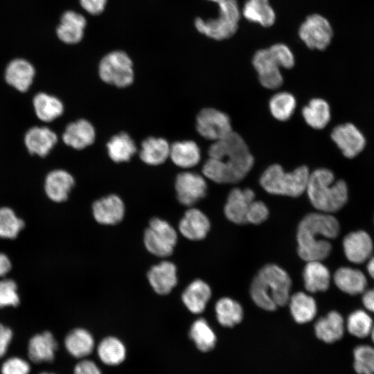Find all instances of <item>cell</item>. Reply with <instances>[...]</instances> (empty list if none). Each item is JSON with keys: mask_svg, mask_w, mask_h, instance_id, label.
Here are the masks:
<instances>
[{"mask_svg": "<svg viewBox=\"0 0 374 374\" xmlns=\"http://www.w3.org/2000/svg\"><path fill=\"white\" fill-rule=\"evenodd\" d=\"M209 159L202 167V173L218 184H233L243 179L252 168L254 159L243 139L231 132L214 141L208 150Z\"/></svg>", "mask_w": 374, "mask_h": 374, "instance_id": "cell-1", "label": "cell"}, {"mask_svg": "<svg viewBox=\"0 0 374 374\" xmlns=\"http://www.w3.org/2000/svg\"><path fill=\"white\" fill-rule=\"evenodd\" d=\"M338 220L330 213H308L300 221L296 233L298 254L303 260L321 261L332 250L330 242L339 233Z\"/></svg>", "mask_w": 374, "mask_h": 374, "instance_id": "cell-2", "label": "cell"}, {"mask_svg": "<svg viewBox=\"0 0 374 374\" xmlns=\"http://www.w3.org/2000/svg\"><path fill=\"white\" fill-rule=\"evenodd\" d=\"M292 280L283 268L275 264L262 267L250 286V296L260 308L274 311L288 303Z\"/></svg>", "mask_w": 374, "mask_h": 374, "instance_id": "cell-3", "label": "cell"}, {"mask_svg": "<svg viewBox=\"0 0 374 374\" xmlns=\"http://www.w3.org/2000/svg\"><path fill=\"white\" fill-rule=\"evenodd\" d=\"M305 192L312 205L326 213L340 210L348 198L346 182L335 181L334 174L327 168H319L310 174Z\"/></svg>", "mask_w": 374, "mask_h": 374, "instance_id": "cell-4", "label": "cell"}, {"mask_svg": "<svg viewBox=\"0 0 374 374\" xmlns=\"http://www.w3.org/2000/svg\"><path fill=\"white\" fill-rule=\"evenodd\" d=\"M310 174L305 166L287 172L281 166L273 164L263 172L260 184L270 194L296 197L305 192Z\"/></svg>", "mask_w": 374, "mask_h": 374, "instance_id": "cell-5", "label": "cell"}, {"mask_svg": "<svg viewBox=\"0 0 374 374\" xmlns=\"http://www.w3.org/2000/svg\"><path fill=\"white\" fill-rule=\"evenodd\" d=\"M219 17L206 21L197 17L195 26L200 33L215 40L232 37L238 28L240 11L237 0H222L218 3Z\"/></svg>", "mask_w": 374, "mask_h": 374, "instance_id": "cell-6", "label": "cell"}, {"mask_svg": "<svg viewBox=\"0 0 374 374\" xmlns=\"http://www.w3.org/2000/svg\"><path fill=\"white\" fill-rule=\"evenodd\" d=\"M98 73L105 82L118 87H126L134 80L132 61L122 51H112L101 59Z\"/></svg>", "mask_w": 374, "mask_h": 374, "instance_id": "cell-7", "label": "cell"}, {"mask_svg": "<svg viewBox=\"0 0 374 374\" xmlns=\"http://www.w3.org/2000/svg\"><path fill=\"white\" fill-rule=\"evenodd\" d=\"M143 242L150 253L161 258L168 257L172 253L177 242V231L166 220L154 217L144 232Z\"/></svg>", "mask_w": 374, "mask_h": 374, "instance_id": "cell-8", "label": "cell"}, {"mask_svg": "<svg viewBox=\"0 0 374 374\" xmlns=\"http://www.w3.org/2000/svg\"><path fill=\"white\" fill-rule=\"evenodd\" d=\"M301 39L310 49L325 50L332 38V28L324 17L313 14L307 17L299 29Z\"/></svg>", "mask_w": 374, "mask_h": 374, "instance_id": "cell-9", "label": "cell"}, {"mask_svg": "<svg viewBox=\"0 0 374 374\" xmlns=\"http://www.w3.org/2000/svg\"><path fill=\"white\" fill-rule=\"evenodd\" d=\"M196 129L204 138L216 141L232 132L231 121L227 114L213 108L202 109L196 118Z\"/></svg>", "mask_w": 374, "mask_h": 374, "instance_id": "cell-10", "label": "cell"}, {"mask_svg": "<svg viewBox=\"0 0 374 374\" xmlns=\"http://www.w3.org/2000/svg\"><path fill=\"white\" fill-rule=\"evenodd\" d=\"M175 190L178 201L186 206H192L206 194L207 184L200 175L184 172L177 175Z\"/></svg>", "mask_w": 374, "mask_h": 374, "instance_id": "cell-11", "label": "cell"}, {"mask_svg": "<svg viewBox=\"0 0 374 374\" xmlns=\"http://www.w3.org/2000/svg\"><path fill=\"white\" fill-rule=\"evenodd\" d=\"M332 140L347 158H353L365 147L366 140L362 133L352 123L336 126L331 132Z\"/></svg>", "mask_w": 374, "mask_h": 374, "instance_id": "cell-12", "label": "cell"}, {"mask_svg": "<svg viewBox=\"0 0 374 374\" xmlns=\"http://www.w3.org/2000/svg\"><path fill=\"white\" fill-rule=\"evenodd\" d=\"M252 64L258 73L260 84L267 89H274L283 84L280 66L269 48L258 50L253 57Z\"/></svg>", "mask_w": 374, "mask_h": 374, "instance_id": "cell-13", "label": "cell"}, {"mask_svg": "<svg viewBox=\"0 0 374 374\" xmlns=\"http://www.w3.org/2000/svg\"><path fill=\"white\" fill-rule=\"evenodd\" d=\"M57 141L56 133L46 126L31 127L24 136V143L29 154L41 158L50 153Z\"/></svg>", "mask_w": 374, "mask_h": 374, "instance_id": "cell-14", "label": "cell"}, {"mask_svg": "<svg viewBox=\"0 0 374 374\" xmlns=\"http://www.w3.org/2000/svg\"><path fill=\"white\" fill-rule=\"evenodd\" d=\"M254 199L255 193L250 188L232 189L229 193L224 208L226 217L237 224H247V214Z\"/></svg>", "mask_w": 374, "mask_h": 374, "instance_id": "cell-15", "label": "cell"}, {"mask_svg": "<svg viewBox=\"0 0 374 374\" xmlns=\"http://www.w3.org/2000/svg\"><path fill=\"white\" fill-rule=\"evenodd\" d=\"M344 252L347 259L355 264L369 259L373 250V240L364 231H356L347 234L343 240Z\"/></svg>", "mask_w": 374, "mask_h": 374, "instance_id": "cell-16", "label": "cell"}, {"mask_svg": "<svg viewBox=\"0 0 374 374\" xmlns=\"http://www.w3.org/2000/svg\"><path fill=\"white\" fill-rule=\"evenodd\" d=\"M35 69L28 60L16 58L7 65L4 78L6 82L20 93L28 91L33 83Z\"/></svg>", "mask_w": 374, "mask_h": 374, "instance_id": "cell-17", "label": "cell"}, {"mask_svg": "<svg viewBox=\"0 0 374 374\" xmlns=\"http://www.w3.org/2000/svg\"><path fill=\"white\" fill-rule=\"evenodd\" d=\"M125 204L116 195L102 197L92 205L96 221L103 225H115L122 221L125 215Z\"/></svg>", "mask_w": 374, "mask_h": 374, "instance_id": "cell-18", "label": "cell"}, {"mask_svg": "<svg viewBox=\"0 0 374 374\" xmlns=\"http://www.w3.org/2000/svg\"><path fill=\"white\" fill-rule=\"evenodd\" d=\"M74 185L75 179L71 173L65 170L55 169L45 177L44 191L51 201L60 203L68 199Z\"/></svg>", "mask_w": 374, "mask_h": 374, "instance_id": "cell-19", "label": "cell"}, {"mask_svg": "<svg viewBox=\"0 0 374 374\" xmlns=\"http://www.w3.org/2000/svg\"><path fill=\"white\" fill-rule=\"evenodd\" d=\"M147 278L157 294L166 295L177 283V267L170 261H162L150 269Z\"/></svg>", "mask_w": 374, "mask_h": 374, "instance_id": "cell-20", "label": "cell"}, {"mask_svg": "<svg viewBox=\"0 0 374 374\" xmlns=\"http://www.w3.org/2000/svg\"><path fill=\"white\" fill-rule=\"evenodd\" d=\"M211 229L208 217L199 209L190 208L179 223V230L186 238L197 241L206 238Z\"/></svg>", "mask_w": 374, "mask_h": 374, "instance_id": "cell-21", "label": "cell"}, {"mask_svg": "<svg viewBox=\"0 0 374 374\" xmlns=\"http://www.w3.org/2000/svg\"><path fill=\"white\" fill-rule=\"evenodd\" d=\"M58 344L51 332L33 336L28 344V356L35 364L51 363L55 359Z\"/></svg>", "mask_w": 374, "mask_h": 374, "instance_id": "cell-22", "label": "cell"}, {"mask_svg": "<svg viewBox=\"0 0 374 374\" xmlns=\"http://www.w3.org/2000/svg\"><path fill=\"white\" fill-rule=\"evenodd\" d=\"M95 137L93 125L85 119H79L68 124L62 136L64 143L75 150H82L90 145Z\"/></svg>", "mask_w": 374, "mask_h": 374, "instance_id": "cell-23", "label": "cell"}, {"mask_svg": "<svg viewBox=\"0 0 374 374\" xmlns=\"http://www.w3.org/2000/svg\"><path fill=\"white\" fill-rule=\"evenodd\" d=\"M87 21L83 15L75 11H66L61 17L60 24L56 29L58 38L69 44H77L82 40Z\"/></svg>", "mask_w": 374, "mask_h": 374, "instance_id": "cell-24", "label": "cell"}, {"mask_svg": "<svg viewBox=\"0 0 374 374\" xmlns=\"http://www.w3.org/2000/svg\"><path fill=\"white\" fill-rule=\"evenodd\" d=\"M211 297L210 286L201 279L191 282L181 295L184 305L193 314H200L204 312Z\"/></svg>", "mask_w": 374, "mask_h": 374, "instance_id": "cell-25", "label": "cell"}, {"mask_svg": "<svg viewBox=\"0 0 374 374\" xmlns=\"http://www.w3.org/2000/svg\"><path fill=\"white\" fill-rule=\"evenodd\" d=\"M303 277L304 286L310 293L326 291L330 283V274L327 267L321 261H308Z\"/></svg>", "mask_w": 374, "mask_h": 374, "instance_id": "cell-26", "label": "cell"}, {"mask_svg": "<svg viewBox=\"0 0 374 374\" xmlns=\"http://www.w3.org/2000/svg\"><path fill=\"white\" fill-rule=\"evenodd\" d=\"M333 278L340 290L350 295L364 292L367 285V279L363 272L348 267H339Z\"/></svg>", "mask_w": 374, "mask_h": 374, "instance_id": "cell-27", "label": "cell"}, {"mask_svg": "<svg viewBox=\"0 0 374 374\" xmlns=\"http://www.w3.org/2000/svg\"><path fill=\"white\" fill-rule=\"evenodd\" d=\"M32 102L35 116L44 123L53 121L64 111L62 102L57 97L46 92L36 93Z\"/></svg>", "mask_w": 374, "mask_h": 374, "instance_id": "cell-28", "label": "cell"}, {"mask_svg": "<svg viewBox=\"0 0 374 374\" xmlns=\"http://www.w3.org/2000/svg\"><path fill=\"white\" fill-rule=\"evenodd\" d=\"M64 344L71 356L82 359L91 354L95 347V341L89 331L77 328L67 334Z\"/></svg>", "mask_w": 374, "mask_h": 374, "instance_id": "cell-29", "label": "cell"}, {"mask_svg": "<svg viewBox=\"0 0 374 374\" xmlns=\"http://www.w3.org/2000/svg\"><path fill=\"white\" fill-rule=\"evenodd\" d=\"M317 337L326 343L339 340L344 333V321L337 311H331L326 316L317 320L314 325Z\"/></svg>", "mask_w": 374, "mask_h": 374, "instance_id": "cell-30", "label": "cell"}, {"mask_svg": "<svg viewBox=\"0 0 374 374\" xmlns=\"http://www.w3.org/2000/svg\"><path fill=\"white\" fill-rule=\"evenodd\" d=\"M169 157L180 168H192L200 161V149L193 141H177L170 146Z\"/></svg>", "mask_w": 374, "mask_h": 374, "instance_id": "cell-31", "label": "cell"}, {"mask_svg": "<svg viewBox=\"0 0 374 374\" xmlns=\"http://www.w3.org/2000/svg\"><path fill=\"white\" fill-rule=\"evenodd\" d=\"M288 303L291 314L298 323H308L317 314L315 300L305 292H299L290 296Z\"/></svg>", "mask_w": 374, "mask_h": 374, "instance_id": "cell-32", "label": "cell"}, {"mask_svg": "<svg viewBox=\"0 0 374 374\" xmlns=\"http://www.w3.org/2000/svg\"><path fill=\"white\" fill-rule=\"evenodd\" d=\"M100 360L107 366H118L126 359L127 350L123 342L113 336L106 337L97 347Z\"/></svg>", "mask_w": 374, "mask_h": 374, "instance_id": "cell-33", "label": "cell"}, {"mask_svg": "<svg viewBox=\"0 0 374 374\" xmlns=\"http://www.w3.org/2000/svg\"><path fill=\"white\" fill-rule=\"evenodd\" d=\"M170 146L163 138L148 137L141 143L140 158L148 165L163 163L170 156Z\"/></svg>", "mask_w": 374, "mask_h": 374, "instance_id": "cell-34", "label": "cell"}, {"mask_svg": "<svg viewBox=\"0 0 374 374\" xmlns=\"http://www.w3.org/2000/svg\"><path fill=\"white\" fill-rule=\"evenodd\" d=\"M242 15L248 21L258 23L263 27H270L276 21V14L269 0H247Z\"/></svg>", "mask_w": 374, "mask_h": 374, "instance_id": "cell-35", "label": "cell"}, {"mask_svg": "<svg viewBox=\"0 0 374 374\" xmlns=\"http://www.w3.org/2000/svg\"><path fill=\"white\" fill-rule=\"evenodd\" d=\"M302 115L311 127L324 128L330 119V109L328 103L321 98L312 99L302 109Z\"/></svg>", "mask_w": 374, "mask_h": 374, "instance_id": "cell-36", "label": "cell"}, {"mask_svg": "<svg viewBox=\"0 0 374 374\" xmlns=\"http://www.w3.org/2000/svg\"><path fill=\"white\" fill-rule=\"evenodd\" d=\"M215 310L218 322L224 327H233L240 323L244 316L241 305L235 300L223 297L215 303Z\"/></svg>", "mask_w": 374, "mask_h": 374, "instance_id": "cell-37", "label": "cell"}, {"mask_svg": "<svg viewBox=\"0 0 374 374\" xmlns=\"http://www.w3.org/2000/svg\"><path fill=\"white\" fill-rule=\"evenodd\" d=\"M109 157L116 163L128 161L136 152L132 138L125 132L112 136L107 143Z\"/></svg>", "mask_w": 374, "mask_h": 374, "instance_id": "cell-38", "label": "cell"}, {"mask_svg": "<svg viewBox=\"0 0 374 374\" xmlns=\"http://www.w3.org/2000/svg\"><path fill=\"white\" fill-rule=\"evenodd\" d=\"M189 337L194 341L196 347L202 352H208L213 349L216 343V336L204 319L195 321L190 329Z\"/></svg>", "mask_w": 374, "mask_h": 374, "instance_id": "cell-39", "label": "cell"}, {"mask_svg": "<svg viewBox=\"0 0 374 374\" xmlns=\"http://www.w3.org/2000/svg\"><path fill=\"white\" fill-rule=\"evenodd\" d=\"M271 115L277 120L285 121L293 114L296 107L294 96L288 92H279L271 97L269 103Z\"/></svg>", "mask_w": 374, "mask_h": 374, "instance_id": "cell-40", "label": "cell"}, {"mask_svg": "<svg viewBox=\"0 0 374 374\" xmlns=\"http://www.w3.org/2000/svg\"><path fill=\"white\" fill-rule=\"evenodd\" d=\"M373 323L370 315L364 310L353 312L347 319L346 328L349 333L357 338H364L371 334Z\"/></svg>", "mask_w": 374, "mask_h": 374, "instance_id": "cell-41", "label": "cell"}, {"mask_svg": "<svg viewBox=\"0 0 374 374\" xmlns=\"http://www.w3.org/2000/svg\"><path fill=\"white\" fill-rule=\"evenodd\" d=\"M24 226V221L16 215L12 209L8 207L0 208L1 238L8 239L16 238Z\"/></svg>", "mask_w": 374, "mask_h": 374, "instance_id": "cell-42", "label": "cell"}, {"mask_svg": "<svg viewBox=\"0 0 374 374\" xmlns=\"http://www.w3.org/2000/svg\"><path fill=\"white\" fill-rule=\"evenodd\" d=\"M354 369L357 374H374V347L359 345L353 350Z\"/></svg>", "mask_w": 374, "mask_h": 374, "instance_id": "cell-43", "label": "cell"}, {"mask_svg": "<svg viewBox=\"0 0 374 374\" xmlns=\"http://www.w3.org/2000/svg\"><path fill=\"white\" fill-rule=\"evenodd\" d=\"M19 303V297L15 282L11 279L0 280V308L16 307Z\"/></svg>", "mask_w": 374, "mask_h": 374, "instance_id": "cell-44", "label": "cell"}, {"mask_svg": "<svg viewBox=\"0 0 374 374\" xmlns=\"http://www.w3.org/2000/svg\"><path fill=\"white\" fill-rule=\"evenodd\" d=\"M269 50L280 67L289 69L294 66V57L287 45L275 44Z\"/></svg>", "mask_w": 374, "mask_h": 374, "instance_id": "cell-45", "label": "cell"}, {"mask_svg": "<svg viewBox=\"0 0 374 374\" xmlns=\"http://www.w3.org/2000/svg\"><path fill=\"white\" fill-rule=\"evenodd\" d=\"M0 371L1 374H29L30 365L23 358L12 357L3 362Z\"/></svg>", "mask_w": 374, "mask_h": 374, "instance_id": "cell-46", "label": "cell"}, {"mask_svg": "<svg viewBox=\"0 0 374 374\" xmlns=\"http://www.w3.org/2000/svg\"><path fill=\"white\" fill-rule=\"evenodd\" d=\"M269 216V209L261 201L253 200L247 214V222L260 224L265 222Z\"/></svg>", "mask_w": 374, "mask_h": 374, "instance_id": "cell-47", "label": "cell"}, {"mask_svg": "<svg viewBox=\"0 0 374 374\" xmlns=\"http://www.w3.org/2000/svg\"><path fill=\"white\" fill-rule=\"evenodd\" d=\"M73 374H102L98 365L91 359H82L73 368Z\"/></svg>", "mask_w": 374, "mask_h": 374, "instance_id": "cell-48", "label": "cell"}, {"mask_svg": "<svg viewBox=\"0 0 374 374\" xmlns=\"http://www.w3.org/2000/svg\"><path fill=\"white\" fill-rule=\"evenodd\" d=\"M80 3L87 12L96 15L104 10L107 0H80Z\"/></svg>", "mask_w": 374, "mask_h": 374, "instance_id": "cell-49", "label": "cell"}, {"mask_svg": "<svg viewBox=\"0 0 374 374\" xmlns=\"http://www.w3.org/2000/svg\"><path fill=\"white\" fill-rule=\"evenodd\" d=\"M12 339L11 329L0 323V359L6 354Z\"/></svg>", "mask_w": 374, "mask_h": 374, "instance_id": "cell-50", "label": "cell"}, {"mask_svg": "<svg viewBox=\"0 0 374 374\" xmlns=\"http://www.w3.org/2000/svg\"><path fill=\"white\" fill-rule=\"evenodd\" d=\"M362 303L367 310L374 313V287L364 292Z\"/></svg>", "mask_w": 374, "mask_h": 374, "instance_id": "cell-51", "label": "cell"}, {"mask_svg": "<svg viewBox=\"0 0 374 374\" xmlns=\"http://www.w3.org/2000/svg\"><path fill=\"white\" fill-rule=\"evenodd\" d=\"M11 268V262L8 257L0 253V277L6 274Z\"/></svg>", "mask_w": 374, "mask_h": 374, "instance_id": "cell-52", "label": "cell"}, {"mask_svg": "<svg viewBox=\"0 0 374 374\" xmlns=\"http://www.w3.org/2000/svg\"><path fill=\"white\" fill-rule=\"evenodd\" d=\"M367 270L369 275L374 279V256L369 258L367 264Z\"/></svg>", "mask_w": 374, "mask_h": 374, "instance_id": "cell-53", "label": "cell"}, {"mask_svg": "<svg viewBox=\"0 0 374 374\" xmlns=\"http://www.w3.org/2000/svg\"><path fill=\"white\" fill-rule=\"evenodd\" d=\"M371 339L374 344V324H373V328L371 330Z\"/></svg>", "mask_w": 374, "mask_h": 374, "instance_id": "cell-54", "label": "cell"}, {"mask_svg": "<svg viewBox=\"0 0 374 374\" xmlns=\"http://www.w3.org/2000/svg\"><path fill=\"white\" fill-rule=\"evenodd\" d=\"M39 374H55V373H50V372H42V373H40Z\"/></svg>", "mask_w": 374, "mask_h": 374, "instance_id": "cell-55", "label": "cell"}, {"mask_svg": "<svg viewBox=\"0 0 374 374\" xmlns=\"http://www.w3.org/2000/svg\"><path fill=\"white\" fill-rule=\"evenodd\" d=\"M208 1H213V2L219 3L220 1H222V0H208Z\"/></svg>", "mask_w": 374, "mask_h": 374, "instance_id": "cell-56", "label": "cell"}]
</instances>
